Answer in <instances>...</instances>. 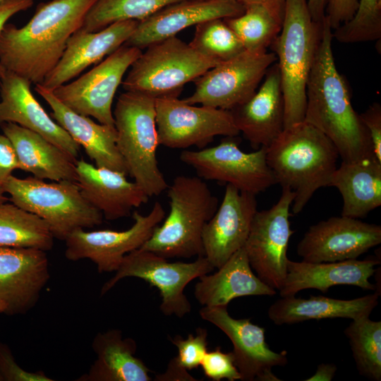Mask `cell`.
Masks as SVG:
<instances>
[{
  "instance_id": "bcb514c9",
  "label": "cell",
  "mask_w": 381,
  "mask_h": 381,
  "mask_svg": "<svg viewBox=\"0 0 381 381\" xmlns=\"http://www.w3.org/2000/svg\"><path fill=\"white\" fill-rule=\"evenodd\" d=\"M244 6L257 4L265 6L282 22L286 0H238Z\"/></svg>"
},
{
  "instance_id": "4dcf8cb0",
  "label": "cell",
  "mask_w": 381,
  "mask_h": 381,
  "mask_svg": "<svg viewBox=\"0 0 381 381\" xmlns=\"http://www.w3.org/2000/svg\"><path fill=\"white\" fill-rule=\"evenodd\" d=\"M329 186L337 188L342 196V216L364 217L381 205V162L375 157L342 161Z\"/></svg>"
},
{
  "instance_id": "1f68e13d",
  "label": "cell",
  "mask_w": 381,
  "mask_h": 381,
  "mask_svg": "<svg viewBox=\"0 0 381 381\" xmlns=\"http://www.w3.org/2000/svg\"><path fill=\"white\" fill-rule=\"evenodd\" d=\"M54 239L43 219L13 203H0V246L47 251L52 248Z\"/></svg>"
},
{
  "instance_id": "ac0fdd59",
  "label": "cell",
  "mask_w": 381,
  "mask_h": 381,
  "mask_svg": "<svg viewBox=\"0 0 381 381\" xmlns=\"http://www.w3.org/2000/svg\"><path fill=\"white\" fill-rule=\"evenodd\" d=\"M46 252L0 246V304L4 313L25 314L36 305L50 278Z\"/></svg>"
},
{
  "instance_id": "30bf717a",
  "label": "cell",
  "mask_w": 381,
  "mask_h": 381,
  "mask_svg": "<svg viewBox=\"0 0 381 381\" xmlns=\"http://www.w3.org/2000/svg\"><path fill=\"white\" fill-rule=\"evenodd\" d=\"M180 160L202 179L231 184L240 191L257 195L277 183L266 160L265 147L245 152L234 137L198 150H184Z\"/></svg>"
},
{
  "instance_id": "f907efd6",
  "label": "cell",
  "mask_w": 381,
  "mask_h": 381,
  "mask_svg": "<svg viewBox=\"0 0 381 381\" xmlns=\"http://www.w3.org/2000/svg\"><path fill=\"white\" fill-rule=\"evenodd\" d=\"M4 70L3 69V68L1 67V66L0 64V78H1V75L3 74V73H4Z\"/></svg>"
},
{
  "instance_id": "d590c367",
  "label": "cell",
  "mask_w": 381,
  "mask_h": 381,
  "mask_svg": "<svg viewBox=\"0 0 381 381\" xmlns=\"http://www.w3.org/2000/svg\"><path fill=\"white\" fill-rule=\"evenodd\" d=\"M195 27L189 44L201 54L222 62L246 51L239 38L223 18L208 20Z\"/></svg>"
},
{
  "instance_id": "7402d4cb",
  "label": "cell",
  "mask_w": 381,
  "mask_h": 381,
  "mask_svg": "<svg viewBox=\"0 0 381 381\" xmlns=\"http://www.w3.org/2000/svg\"><path fill=\"white\" fill-rule=\"evenodd\" d=\"M135 20L114 23L96 32L79 29L68 39L65 51L42 85L50 91L78 77L123 45L138 25Z\"/></svg>"
},
{
  "instance_id": "9c48e42d",
  "label": "cell",
  "mask_w": 381,
  "mask_h": 381,
  "mask_svg": "<svg viewBox=\"0 0 381 381\" xmlns=\"http://www.w3.org/2000/svg\"><path fill=\"white\" fill-rule=\"evenodd\" d=\"M214 269L204 256L190 262H170L153 252L138 248L125 255L115 274L104 284L100 293L104 295L124 278H140L159 289L162 298L160 310L164 315L183 318L192 309L184 294L186 286Z\"/></svg>"
},
{
  "instance_id": "c3c4849f",
  "label": "cell",
  "mask_w": 381,
  "mask_h": 381,
  "mask_svg": "<svg viewBox=\"0 0 381 381\" xmlns=\"http://www.w3.org/2000/svg\"><path fill=\"white\" fill-rule=\"evenodd\" d=\"M327 0H307L310 16L314 21L320 23L325 16Z\"/></svg>"
},
{
  "instance_id": "e0dca14e",
  "label": "cell",
  "mask_w": 381,
  "mask_h": 381,
  "mask_svg": "<svg viewBox=\"0 0 381 381\" xmlns=\"http://www.w3.org/2000/svg\"><path fill=\"white\" fill-rule=\"evenodd\" d=\"M381 243V226L346 216L312 225L297 246V254L308 262L357 259Z\"/></svg>"
},
{
  "instance_id": "9a60e30c",
  "label": "cell",
  "mask_w": 381,
  "mask_h": 381,
  "mask_svg": "<svg viewBox=\"0 0 381 381\" xmlns=\"http://www.w3.org/2000/svg\"><path fill=\"white\" fill-rule=\"evenodd\" d=\"M133 218V225L123 231L75 229L64 240L65 257L71 261L89 259L99 273L116 272L125 255L141 248L150 238L165 218V211L156 201L147 214L135 211Z\"/></svg>"
},
{
  "instance_id": "484cf974",
  "label": "cell",
  "mask_w": 381,
  "mask_h": 381,
  "mask_svg": "<svg viewBox=\"0 0 381 381\" xmlns=\"http://www.w3.org/2000/svg\"><path fill=\"white\" fill-rule=\"evenodd\" d=\"M377 258L336 262H308L288 260L284 282L279 290L282 297L295 296L301 290L314 289L326 293L336 285H351L365 290H374L370 278L380 264Z\"/></svg>"
},
{
  "instance_id": "f546056e",
  "label": "cell",
  "mask_w": 381,
  "mask_h": 381,
  "mask_svg": "<svg viewBox=\"0 0 381 381\" xmlns=\"http://www.w3.org/2000/svg\"><path fill=\"white\" fill-rule=\"evenodd\" d=\"M97 358L80 381H150V370L135 356V341L123 337L121 330L99 332L92 343Z\"/></svg>"
},
{
  "instance_id": "4fadbf2b",
  "label": "cell",
  "mask_w": 381,
  "mask_h": 381,
  "mask_svg": "<svg viewBox=\"0 0 381 381\" xmlns=\"http://www.w3.org/2000/svg\"><path fill=\"white\" fill-rule=\"evenodd\" d=\"M277 61L274 52L239 55L217 64L194 80L195 90L183 101L231 111L256 92L269 68Z\"/></svg>"
},
{
  "instance_id": "ba28073f",
  "label": "cell",
  "mask_w": 381,
  "mask_h": 381,
  "mask_svg": "<svg viewBox=\"0 0 381 381\" xmlns=\"http://www.w3.org/2000/svg\"><path fill=\"white\" fill-rule=\"evenodd\" d=\"M219 63L173 36L147 47L129 68L121 85L125 91L154 98L178 97L186 83Z\"/></svg>"
},
{
  "instance_id": "b9f144b4",
  "label": "cell",
  "mask_w": 381,
  "mask_h": 381,
  "mask_svg": "<svg viewBox=\"0 0 381 381\" xmlns=\"http://www.w3.org/2000/svg\"><path fill=\"white\" fill-rule=\"evenodd\" d=\"M358 3V0H327L325 18L332 30L352 18Z\"/></svg>"
},
{
  "instance_id": "8fae6325",
  "label": "cell",
  "mask_w": 381,
  "mask_h": 381,
  "mask_svg": "<svg viewBox=\"0 0 381 381\" xmlns=\"http://www.w3.org/2000/svg\"><path fill=\"white\" fill-rule=\"evenodd\" d=\"M142 50L123 44L89 71L54 89V96L74 112L114 126L112 103L123 78Z\"/></svg>"
},
{
  "instance_id": "f6af8a7d",
  "label": "cell",
  "mask_w": 381,
  "mask_h": 381,
  "mask_svg": "<svg viewBox=\"0 0 381 381\" xmlns=\"http://www.w3.org/2000/svg\"><path fill=\"white\" fill-rule=\"evenodd\" d=\"M33 0H7L0 4V32L8 20L19 12L28 9Z\"/></svg>"
},
{
  "instance_id": "d6986e66",
  "label": "cell",
  "mask_w": 381,
  "mask_h": 381,
  "mask_svg": "<svg viewBox=\"0 0 381 381\" xmlns=\"http://www.w3.org/2000/svg\"><path fill=\"white\" fill-rule=\"evenodd\" d=\"M257 211L255 195L226 185L222 201L202 235L204 257L214 268L244 246Z\"/></svg>"
},
{
  "instance_id": "ffe728a7",
  "label": "cell",
  "mask_w": 381,
  "mask_h": 381,
  "mask_svg": "<svg viewBox=\"0 0 381 381\" xmlns=\"http://www.w3.org/2000/svg\"><path fill=\"white\" fill-rule=\"evenodd\" d=\"M238 0H183L168 5L138 25L124 44L141 50L149 45L176 36L183 30L214 18H229L243 13Z\"/></svg>"
},
{
  "instance_id": "277c9868",
  "label": "cell",
  "mask_w": 381,
  "mask_h": 381,
  "mask_svg": "<svg viewBox=\"0 0 381 381\" xmlns=\"http://www.w3.org/2000/svg\"><path fill=\"white\" fill-rule=\"evenodd\" d=\"M170 211L140 248L167 259L204 256L202 231L219 202L199 176H176L167 188Z\"/></svg>"
},
{
  "instance_id": "f35d334b",
  "label": "cell",
  "mask_w": 381,
  "mask_h": 381,
  "mask_svg": "<svg viewBox=\"0 0 381 381\" xmlns=\"http://www.w3.org/2000/svg\"><path fill=\"white\" fill-rule=\"evenodd\" d=\"M201 368L204 375L213 381L241 380L232 351L224 352L219 346L205 353Z\"/></svg>"
},
{
  "instance_id": "2e32d148",
  "label": "cell",
  "mask_w": 381,
  "mask_h": 381,
  "mask_svg": "<svg viewBox=\"0 0 381 381\" xmlns=\"http://www.w3.org/2000/svg\"><path fill=\"white\" fill-rule=\"evenodd\" d=\"M202 319L221 329L231 341L235 365L243 381H279L272 372L275 366L287 364V353L272 351L265 341V329L250 319H235L226 307L203 306Z\"/></svg>"
},
{
  "instance_id": "83f0119b",
  "label": "cell",
  "mask_w": 381,
  "mask_h": 381,
  "mask_svg": "<svg viewBox=\"0 0 381 381\" xmlns=\"http://www.w3.org/2000/svg\"><path fill=\"white\" fill-rule=\"evenodd\" d=\"M0 126L15 148L19 169L42 180L76 182V161L62 149L40 134L16 123H3Z\"/></svg>"
},
{
  "instance_id": "7a4b0ae2",
  "label": "cell",
  "mask_w": 381,
  "mask_h": 381,
  "mask_svg": "<svg viewBox=\"0 0 381 381\" xmlns=\"http://www.w3.org/2000/svg\"><path fill=\"white\" fill-rule=\"evenodd\" d=\"M332 40V29L325 16L307 81L303 121L317 128L333 143L342 161L375 157L368 130L353 108L346 81L337 68Z\"/></svg>"
},
{
  "instance_id": "6da1fadb",
  "label": "cell",
  "mask_w": 381,
  "mask_h": 381,
  "mask_svg": "<svg viewBox=\"0 0 381 381\" xmlns=\"http://www.w3.org/2000/svg\"><path fill=\"white\" fill-rule=\"evenodd\" d=\"M95 0H52L41 4L23 26L6 23L0 32V64L42 84L61 58L68 39L80 29Z\"/></svg>"
},
{
  "instance_id": "cb8c5ba5",
  "label": "cell",
  "mask_w": 381,
  "mask_h": 381,
  "mask_svg": "<svg viewBox=\"0 0 381 381\" xmlns=\"http://www.w3.org/2000/svg\"><path fill=\"white\" fill-rule=\"evenodd\" d=\"M76 183L84 198L107 220L128 217L149 197L124 173L97 167L81 158L75 162Z\"/></svg>"
},
{
  "instance_id": "74e56055",
  "label": "cell",
  "mask_w": 381,
  "mask_h": 381,
  "mask_svg": "<svg viewBox=\"0 0 381 381\" xmlns=\"http://www.w3.org/2000/svg\"><path fill=\"white\" fill-rule=\"evenodd\" d=\"M207 331L205 328L196 329V334H188L186 338L177 334L169 337L171 342L177 348V358L188 370L198 368L207 352Z\"/></svg>"
},
{
  "instance_id": "ee69618b",
  "label": "cell",
  "mask_w": 381,
  "mask_h": 381,
  "mask_svg": "<svg viewBox=\"0 0 381 381\" xmlns=\"http://www.w3.org/2000/svg\"><path fill=\"white\" fill-rule=\"evenodd\" d=\"M153 380L196 381L198 380L188 373V370L180 363L177 357L175 356L169 361L166 370L163 373L157 374Z\"/></svg>"
},
{
  "instance_id": "4316f807",
  "label": "cell",
  "mask_w": 381,
  "mask_h": 381,
  "mask_svg": "<svg viewBox=\"0 0 381 381\" xmlns=\"http://www.w3.org/2000/svg\"><path fill=\"white\" fill-rule=\"evenodd\" d=\"M217 269L200 276L195 285L194 296L203 306L227 307L238 297L276 294L253 272L244 246Z\"/></svg>"
},
{
  "instance_id": "44dd1931",
  "label": "cell",
  "mask_w": 381,
  "mask_h": 381,
  "mask_svg": "<svg viewBox=\"0 0 381 381\" xmlns=\"http://www.w3.org/2000/svg\"><path fill=\"white\" fill-rule=\"evenodd\" d=\"M31 83L11 72L0 78V125L14 123L35 132L77 161L80 145L49 116L32 94Z\"/></svg>"
},
{
  "instance_id": "8992f818",
  "label": "cell",
  "mask_w": 381,
  "mask_h": 381,
  "mask_svg": "<svg viewBox=\"0 0 381 381\" xmlns=\"http://www.w3.org/2000/svg\"><path fill=\"white\" fill-rule=\"evenodd\" d=\"M116 143L128 175L147 196H158L168 188L157 158L159 145L155 98L125 91L113 111Z\"/></svg>"
},
{
  "instance_id": "603a6c76",
  "label": "cell",
  "mask_w": 381,
  "mask_h": 381,
  "mask_svg": "<svg viewBox=\"0 0 381 381\" xmlns=\"http://www.w3.org/2000/svg\"><path fill=\"white\" fill-rule=\"evenodd\" d=\"M234 123L254 149L267 147L284 129V102L275 62L246 102L230 111Z\"/></svg>"
},
{
  "instance_id": "8d00e7d4",
  "label": "cell",
  "mask_w": 381,
  "mask_h": 381,
  "mask_svg": "<svg viewBox=\"0 0 381 381\" xmlns=\"http://www.w3.org/2000/svg\"><path fill=\"white\" fill-rule=\"evenodd\" d=\"M333 30V38L341 43H358L380 40L381 0H358L352 18Z\"/></svg>"
},
{
  "instance_id": "681fc988",
  "label": "cell",
  "mask_w": 381,
  "mask_h": 381,
  "mask_svg": "<svg viewBox=\"0 0 381 381\" xmlns=\"http://www.w3.org/2000/svg\"><path fill=\"white\" fill-rule=\"evenodd\" d=\"M7 200H9V198L4 195V192L0 188V203L6 202Z\"/></svg>"
},
{
  "instance_id": "5b68a950",
  "label": "cell",
  "mask_w": 381,
  "mask_h": 381,
  "mask_svg": "<svg viewBox=\"0 0 381 381\" xmlns=\"http://www.w3.org/2000/svg\"><path fill=\"white\" fill-rule=\"evenodd\" d=\"M307 0H286L281 30L272 44L284 102V128L303 121L306 85L321 37Z\"/></svg>"
},
{
  "instance_id": "7bdbcfd3",
  "label": "cell",
  "mask_w": 381,
  "mask_h": 381,
  "mask_svg": "<svg viewBox=\"0 0 381 381\" xmlns=\"http://www.w3.org/2000/svg\"><path fill=\"white\" fill-rule=\"evenodd\" d=\"M17 169L19 162L15 148L4 133L0 134V188Z\"/></svg>"
},
{
  "instance_id": "7dc6e473",
  "label": "cell",
  "mask_w": 381,
  "mask_h": 381,
  "mask_svg": "<svg viewBox=\"0 0 381 381\" xmlns=\"http://www.w3.org/2000/svg\"><path fill=\"white\" fill-rule=\"evenodd\" d=\"M337 366L332 363H321L318 365L315 373L306 381H331L336 373Z\"/></svg>"
},
{
  "instance_id": "f1b7e54d",
  "label": "cell",
  "mask_w": 381,
  "mask_h": 381,
  "mask_svg": "<svg viewBox=\"0 0 381 381\" xmlns=\"http://www.w3.org/2000/svg\"><path fill=\"white\" fill-rule=\"evenodd\" d=\"M379 296L376 292L350 300L324 296H310L308 298L286 296L272 303L267 314L277 325L339 318L354 320L369 317L378 305Z\"/></svg>"
},
{
  "instance_id": "816d5d0a",
  "label": "cell",
  "mask_w": 381,
  "mask_h": 381,
  "mask_svg": "<svg viewBox=\"0 0 381 381\" xmlns=\"http://www.w3.org/2000/svg\"><path fill=\"white\" fill-rule=\"evenodd\" d=\"M4 307L0 304V313H4Z\"/></svg>"
},
{
  "instance_id": "3957f363",
  "label": "cell",
  "mask_w": 381,
  "mask_h": 381,
  "mask_svg": "<svg viewBox=\"0 0 381 381\" xmlns=\"http://www.w3.org/2000/svg\"><path fill=\"white\" fill-rule=\"evenodd\" d=\"M265 153L277 183L295 194L294 214L302 211L316 190L329 186L339 157L333 143L304 121L284 128Z\"/></svg>"
},
{
  "instance_id": "5bb4252c",
  "label": "cell",
  "mask_w": 381,
  "mask_h": 381,
  "mask_svg": "<svg viewBox=\"0 0 381 381\" xmlns=\"http://www.w3.org/2000/svg\"><path fill=\"white\" fill-rule=\"evenodd\" d=\"M282 195L271 208L257 211L244 248L251 268L265 284L279 290L287 272V249L291 236L289 209L295 194L282 188Z\"/></svg>"
},
{
  "instance_id": "836d02e7",
  "label": "cell",
  "mask_w": 381,
  "mask_h": 381,
  "mask_svg": "<svg viewBox=\"0 0 381 381\" xmlns=\"http://www.w3.org/2000/svg\"><path fill=\"white\" fill-rule=\"evenodd\" d=\"M359 373L381 380V322L369 317L354 320L344 329Z\"/></svg>"
},
{
  "instance_id": "52a82bcc",
  "label": "cell",
  "mask_w": 381,
  "mask_h": 381,
  "mask_svg": "<svg viewBox=\"0 0 381 381\" xmlns=\"http://www.w3.org/2000/svg\"><path fill=\"white\" fill-rule=\"evenodd\" d=\"M1 188L12 203L43 219L54 238L64 241L77 229L102 222V212L84 198L76 182L47 183L34 176L11 175Z\"/></svg>"
},
{
  "instance_id": "e575fe53",
  "label": "cell",
  "mask_w": 381,
  "mask_h": 381,
  "mask_svg": "<svg viewBox=\"0 0 381 381\" xmlns=\"http://www.w3.org/2000/svg\"><path fill=\"white\" fill-rule=\"evenodd\" d=\"M183 0H95L80 29L96 32L121 20H143L161 8Z\"/></svg>"
},
{
  "instance_id": "ab89813d",
  "label": "cell",
  "mask_w": 381,
  "mask_h": 381,
  "mask_svg": "<svg viewBox=\"0 0 381 381\" xmlns=\"http://www.w3.org/2000/svg\"><path fill=\"white\" fill-rule=\"evenodd\" d=\"M1 381H52L43 372H28L16 362L9 347L0 342Z\"/></svg>"
},
{
  "instance_id": "7c38bea8",
  "label": "cell",
  "mask_w": 381,
  "mask_h": 381,
  "mask_svg": "<svg viewBox=\"0 0 381 381\" xmlns=\"http://www.w3.org/2000/svg\"><path fill=\"white\" fill-rule=\"evenodd\" d=\"M155 113L159 145L169 148L202 149L215 136L240 133L230 111L195 106L176 97L155 98Z\"/></svg>"
},
{
  "instance_id": "d4e9b609",
  "label": "cell",
  "mask_w": 381,
  "mask_h": 381,
  "mask_svg": "<svg viewBox=\"0 0 381 381\" xmlns=\"http://www.w3.org/2000/svg\"><path fill=\"white\" fill-rule=\"evenodd\" d=\"M35 90L50 107L52 118L84 148L96 167L128 174L117 147L114 126L96 123L89 116L74 112L40 84L35 85Z\"/></svg>"
},
{
  "instance_id": "d6a6232c",
  "label": "cell",
  "mask_w": 381,
  "mask_h": 381,
  "mask_svg": "<svg viewBox=\"0 0 381 381\" xmlns=\"http://www.w3.org/2000/svg\"><path fill=\"white\" fill-rule=\"evenodd\" d=\"M224 20L239 38L245 50L256 54L267 52L282 24L269 9L257 4L246 5L242 14Z\"/></svg>"
},
{
  "instance_id": "f5cc1de1",
  "label": "cell",
  "mask_w": 381,
  "mask_h": 381,
  "mask_svg": "<svg viewBox=\"0 0 381 381\" xmlns=\"http://www.w3.org/2000/svg\"><path fill=\"white\" fill-rule=\"evenodd\" d=\"M6 1H7V0H0V4H1V3H3V2Z\"/></svg>"
},
{
  "instance_id": "60d3db41",
  "label": "cell",
  "mask_w": 381,
  "mask_h": 381,
  "mask_svg": "<svg viewBox=\"0 0 381 381\" xmlns=\"http://www.w3.org/2000/svg\"><path fill=\"white\" fill-rule=\"evenodd\" d=\"M359 115L369 133L374 154L381 162V106L373 103Z\"/></svg>"
}]
</instances>
